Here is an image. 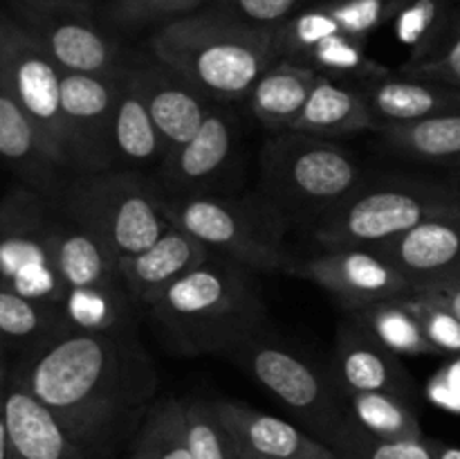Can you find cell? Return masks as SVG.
<instances>
[{
	"label": "cell",
	"instance_id": "1",
	"mask_svg": "<svg viewBox=\"0 0 460 459\" xmlns=\"http://www.w3.org/2000/svg\"><path fill=\"white\" fill-rule=\"evenodd\" d=\"M12 378L94 459L144 421L157 390L155 369L135 328H63L22 351L12 364Z\"/></svg>",
	"mask_w": 460,
	"mask_h": 459
},
{
	"label": "cell",
	"instance_id": "2",
	"mask_svg": "<svg viewBox=\"0 0 460 459\" xmlns=\"http://www.w3.org/2000/svg\"><path fill=\"white\" fill-rule=\"evenodd\" d=\"M148 313L166 346L184 356H227L265 324L252 270L218 255L178 279Z\"/></svg>",
	"mask_w": 460,
	"mask_h": 459
},
{
	"label": "cell",
	"instance_id": "3",
	"mask_svg": "<svg viewBox=\"0 0 460 459\" xmlns=\"http://www.w3.org/2000/svg\"><path fill=\"white\" fill-rule=\"evenodd\" d=\"M151 54L216 104L250 97L256 79L279 58L277 32L245 25L211 9L164 22Z\"/></svg>",
	"mask_w": 460,
	"mask_h": 459
},
{
	"label": "cell",
	"instance_id": "4",
	"mask_svg": "<svg viewBox=\"0 0 460 459\" xmlns=\"http://www.w3.org/2000/svg\"><path fill=\"white\" fill-rule=\"evenodd\" d=\"M460 205V189L427 178L364 180L344 202L314 223L322 250H385L431 216Z\"/></svg>",
	"mask_w": 460,
	"mask_h": 459
},
{
	"label": "cell",
	"instance_id": "5",
	"mask_svg": "<svg viewBox=\"0 0 460 459\" xmlns=\"http://www.w3.org/2000/svg\"><path fill=\"white\" fill-rule=\"evenodd\" d=\"M162 207L171 225L191 234L211 255L236 261L252 273H277L295 266L286 246V216L265 196L162 192Z\"/></svg>",
	"mask_w": 460,
	"mask_h": 459
},
{
	"label": "cell",
	"instance_id": "6",
	"mask_svg": "<svg viewBox=\"0 0 460 459\" xmlns=\"http://www.w3.org/2000/svg\"><path fill=\"white\" fill-rule=\"evenodd\" d=\"M362 183L358 156L337 140L281 130L261 151L263 196L283 216H308L317 223Z\"/></svg>",
	"mask_w": 460,
	"mask_h": 459
},
{
	"label": "cell",
	"instance_id": "7",
	"mask_svg": "<svg viewBox=\"0 0 460 459\" xmlns=\"http://www.w3.org/2000/svg\"><path fill=\"white\" fill-rule=\"evenodd\" d=\"M57 207L102 238L119 261L137 255L171 228L162 207V189L130 169L70 176Z\"/></svg>",
	"mask_w": 460,
	"mask_h": 459
},
{
	"label": "cell",
	"instance_id": "8",
	"mask_svg": "<svg viewBox=\"0 0 460 459\" xmlns=\"http://www.w3.org/2000/svg\"><path fill=\"white\" fill-rule=\"evenodd\" d=\"M229 358L254 378L283 408L290 410L305 432L332 448L349 426L346 396L332 372H323L305 356L281 345L263 331L229 351Z\"/></svg>",
	"mask_w": 460,
	"mask_h": 459
},
{
	"label": "cell",
	"instance_id": "9",
	"mask_svg": "<svg viewBox=\"0 0 460 459\" xmlns=\"http://www.w3.org/2000/svg\"><path fill=\"white\" fill-rule=\"evenodd\" d=\"M58 207L27 184L0 198V284L61 309L66 288L54 266Z\"/></svg>",
	"mask_w": 460,
	"mask_h": 459
},
{
	"label": "cell",
	"instance_id": "10",
	"mask_svg": "<svg viewBox=\"0 0 460 459\" xmlns=\"http://www.w3.org/2000/svg\"><path fill=\"white\" fill-rule=\"evenodd\" d=\"M7 9L63 72L119 76L124 50L94 21L93 4L76 0H7Z\"/></svg>",
	"mask_w": 460,
	"mask_h": 459
},
{
	"label": "cell",
	"instance_id": "11",
	"mask_svg": "<svg viewBox=\"0 0 460 459\" xmlns=\"http://www.w3.org/2000/svg\"><path fill=\"white\" fill-rule=\"evenodd\" d=\"M63 75L43 45L7 9H0V88L34 120L70 171L61 104Z\"/></svg>",
	"mask_w": 460,
	"mask_h": 459
},
{
	"label": "cell",
	"instance_id": "12",
	"mask_svg": "<svg viewBox=\"0 0 460 459\" xmlns=\"http://www.w3.org/2000/svg\"><path fill=\"white\" fill-rule=\"evenodd\" d=\"M124 75V72H121ZM119 76L63 75V126L70 176L115 169V126Z\"/></svg>",
	"mask_w": 460,
	"mask_h": 459
},
{
	"label": "cell",
	"instance_id": "13",
	"mask_svg": "<svg viewBox=\"0 0 460 459\" xmlns=\"http://www.w3.org/2000/svg\"><path fill=\"white\" fill-rule=\"evenodd\" d=\"M292 273L331 292L349 310L394 300L413 291L402 270L380 250L337 248L292 266Z\"/></svg>",
	"mask_w": 460,
	"mask_h": 459
},
{
	"label": "cell",
	"instance_id": "14",
	"mask_svg": "<svg viewBox=\"0 0 460 459\" xmlns=\"http://www.w3.org/2000/svg\"><path fill=\"white\" fill-rule=\"evenodd\" d=\"M238 142L236 115L229 104H214L200 129L171 148L162 162V192L184 196L205 194L232 162Z\"/></svg>",
	"mask_w": 460,
	"mask_h": 459
},
{
	"label": "cell",
	"instance_id": "15",
	"mask_svg": "<svg viewBox=\"0 0 460 459\" xmlns=\"http://www.w3.org/2000/svg\"><path fill=\"white\" fill-rule=\"evenodd\" d=\"M124 79L142 99L169 151L187 142L200 129L207 112L216 104L155 57L153 61H128Z\"/></svg>",
	"mask_w": 460,
	"mask_h": 459
},
{
	"label": "cell",
	"instance_id": "16",
	"mask_svg": "<svg viewBox=\"0 0 460 459\" xmlns=\"http://www.w3.org/2000/svg\"><path fill=\"white\" fill-rule=\"evenodd\" d=\"M407 0H322L308 4L277 30L279 57H299L326 36H349L367 43L368 36L395 18Z\"/></svg>",
	"mask_w": 460,
	"mask_h": 459
},
{
	"label": "cell",
	"instance_id": "17",
	"mask_svg": "<svg viewBox=\"0 0 460 459\" xmlns=\"http://www.w3.org/2000/svg\"><path fill=\"white\" fill-rule=\"evenodd\" d=\"M0 165L21 184L57 201L70 171L30 115L0 88Z\"/></svg>",
	"mask_w": 460,
	"mask_h": 459
},
{
	"label": "cell",
	"instance_id": "18",
	"mask_svg": "<svg viewBox=\"0 0 460 459\" xmlns=\"http://www.w3.org/2000/svg\"><path fill=\"white\" fill-rule=\"evenodd\" d=\"M332 376L344 396L364 392H391L409 399L413 381L398 356L386 349L355 318L346 320L337 331Z\"/></svg>",
	"mask_w": 460,
	"mask_h": 459
},
{
	"label": "cell",
	"instance_id": "19",
	"mask_svg": "<svg viewBox=\"0 0 460 459\" xmlns=\"http://www.w3.org/2000/svg\"><path fill=\"white\" fill-rule=\"evenodd\" d=\"M386 256L416 288H431L460 279V205L431 216L385 248Z\"/></svg>",
	"mask_w": 460,
	"mask_h": 459
},
{
	"label": "cell",
	"instance_id": "20",
	"mask_svg": "<svg viewBox=\"0 0 460 459\" xmlns=\"http://www.w3.org/2000/svg\"><path fill=\"white\" fill-rule=\"evenodd\" d=\"M0 414L7 435V459H94L12 374Z\"/></svg>",
	"mask_w": 460,
	"mask_h": 459
},
{
	"label": "cell",
	"instance_id": "21",
	"mask_svg": "<svg viewBox=\"0 0 460 459\" xmlns=\"http://www.w3.org/2000/svg\"><path fill=\"white\" fill-rule=\"evenodd\" d=\"M211 408L227 430L238 459H295L326 446L304 428L243 400H211Z\"/></svg>",
	"mask_w": 460,
	"mask_h": 459
},
{
	"label": "cell",
	"instance_id": "22",
	"mask_svg": "<svg viewBox=\"0 0 460 459\" xmlns=\"http://www.w3.org/2000/svg\"><path fill=\"white\" fill-rule=\"evenodd\" d=\"M367 97L376 130L404 126L460 111V90L407 72H386L359 86Z\"/></svg>",
	"mask_w": 460,
	"mask_h": 459
},
{
	"label": "cell",
	"instance_id": "23",
	"mask_svg": "<svg viewBox=\"0 0 460 459\" xmlns=\"http://www.w3.org/2000/svg\"><path fill=\"white\" fill-rule=\"evenodd\" d=\"M211 252L184 230L171 225L155 243L137 255L124 256L121 277L135 304L153 306L178 279L205 264Z\"/></svg>",
	"mask_w": 460,
	"mask_h": 459
},
{
	"label": "cell",
	"instance_id": "24",
	"mask_svg": "<svg viewBox=\"0 0 460 459\" xmlns=\"http://www.w3.org/2000/svg\"><path fill=\"white\" fill-rule=\"evenodd\" d=\"M54 266L66 292L128 291L121 277L119 256L61 210L54 230Z\"/></svg>",
	"mask_w": 460,
	"mask_h": 459
},
{
	"label": "cell",
	"instance_id": "25",
	"mask_svg": "<svg viewBox=\"0 0 460 459\" xmlns=\"http://www.w3.org/2000/svg\"><path fill=\"white\" fill-rule=\"evenodd\" d=\"M292 130L337 140L359 130H376V120L358 84L319 75Z\"/></svg>",
	"mask_w": 460,
	"mask_h": 459
},
{
	"label": "cell",
	"instance_id": "26",
	"mask_svg": "<svg viewBox=\"0 0 460 459\" xmlns=\"http://www.w3.org/2000/svg\"><path fill=\"white\" fill-rule=\"evenodd\" d=\"M319 79V72L290 57H279L252 88V112L265 129L281 133L292 130L301 111L308 104L310 93Z\"/></svg>",
	"mask_w": 460,
	"mask_h": 459
},
{
	"label": "cell",
	"instance_id": "27",
	"mask_svg": "<svg viewBox=\"0 0 460 459\" xmlns=\"http://www.w3.org/2000/svg\"><path fill=\"white\" fill-rule=\"evenodd\" d=\"M115 169H142L162 165L169 153L160 129L148 115L146 106L121 75L119 99H117L115 126H112Z\"/></svg>",
	"mask_w": 460,
	"mask_h": 459
},
{
	"label": "cell",
	"instance_id": "28",
	"mask_svg": "<svg viewBox=\"0 0 460 459\" xmlns=\"http://www.w3.org/2000/svg\"><path fill=\"white\" fill-rule=\"evenodd\" d=\"M458 16V0H407L391 21L395 40L409 52L404 66L434 58L452 36Z\"/></svg>",
	"mask_w": 460,
	"mask_h": 459
},
{
	"label": "cell",
	"instance_id": "29",
	"mask_svg": "<svg viewBox=\"0 0 460 459\" xmlns=\"http://www.w3.org/2000/svg\"><path fill=\"white\" fill-rule=\"evenodd\" d=\"M382 142L404 158L445 166L460 174V111L404 126H382L376 130Z\"/></svg>",
	"mask_w": 460,
	"mask_h": 459
},
{
	"label": "cell",
	"instance_id": "30",
	"mask_svg": "<svg viewBox=\"0 0 460 459\" xmlns=\"http://www.w3.org/2000/svg\"><path fill=\"white\" fill-rule=\"evenodd\" d=\"M67 328L61 309L0 284V349L27 351Z\"/></svg>",
	"mask_w": 460,
	"mask_h": 459
},
{
	"label": "cell",
	"instance_id": "31",
	"mask_svg": "<svg viewBox=\"0 0 460 459\" xmlns=\"http://www.w3.org/2000/svg\"><path fill=\"white\" fill-rule=\"evenodd\" d=\"M349 315L358 320L364 328H368L398 358L402 356H409V358L438 356L422 333L413 310L404 302V295L376 302V304L362 306L358 310H349Z\"/></svg>",
	"mask_w": 460,
	"mask_h": 459
},
{
	"label": "cell",
	"instance_id": "32",
	"mask_svg": "<svg viewBox=\"0 0 460 459\" xmlns=\"http://www.w3.org/2000/svg\"><path fill=\"white\" fill-rule=\"evenodd\" d=\"M346 412L350 426L380 439H416L425 435L409 399L391 392L346 396Z\"/></svg>",
	"mask_w": 460,
	"mask_h": 459
},
{
	"label": "cell",
	"instance_id": "33",
	"mask_svg": "<svg viewBox=\"0 0 460 459\" xmlns=\"http://www.w3.org/2000/svg\"><path fill=\"white\" fill-rule=\"evenodd\" d=\"M130 459H193L184 426V400L164 399L151 405L137 428Z\"/></svg>",
	"mask_w": 460,
	"mask_h": 459
},
{
	"label": "cell",
	"instance_id": "34",
	"mask_svg": "<svg viewBox=\"0 0 460 459\" xmlns=\"http://www.w3.org/2000/svg\"><path fill=\"white\" fill-rule=\"evenodd\" d=\"M295 58L317 70L319 75L358 86L389 72V68L368 57L364 40L349 39V36H326Z\"/></svg>",
	"mask_w": 460,
	"mask_h": 459
},
{
	"label": "cell",
	"instance_id": "35",
	"mask_svg": "<svg viewBox=\"0 0 460 459\" xmlns=\"http://www.w3.org/2000/svg\"><path fill=\"white\" fill-rule=\"evenodd\" d=\"M331 450L337 459H438V439H380L349 423Z\"/></svg>",
	"mask_w": 460,
	"mask_h": 459
},
{
	"label": "cell",
	"instance_id": "36",
	"mask_svg": "<svg viewBox=\"0 0 460 459\" xmlns=\"http://www.w3.org/2000/svg\"><path fill=\"white\" fill-rule=\"evenodd\" d=\"M184 426L193 459H238L211 400H184Z\"/></svg>",
	"mask_w": 460,
	"mask_h": 459
},
{
	"label": "cell",
	"instance_id": "37",
	"mask_svg": "<svg viewBox=\"0 0 460 459\" xmlns=\"http://www.w3.org/2000/svg\"><path fill=\"white\" fill-rule=\"evenodd\" d=\"M404 302L418 318L422 333L436 349V354L447 356V358L460 356V322L454 318L452 310L445 309L440 302L422 291L407 292Z\"/></svg>",
	"mask_w": 460,
	"mask_h": 459
},
{
	"label": "cell",
	"instance_id": "38",
	"mask_svg": "<svg viewBox=\"0 0 460 459\" xmlns=\"http://www.w3.org/2000/svg\"><path fill=\"white\" fill-rule=\"evenodd\" d=\"M207 9L245 25L277 32L304 9V0H214Z\"/></svg>",
	"mask_w": 460,
	"mask_h": 459
},
{
	"label": "cell",
	"instance_id": "39",
	"mask_svg": "<svg viewBox=\"0 0 460 459\" xmlns=\"http://www.w3.org/2000/svg\"><path fill=\"white\" fill-rule=\"evenodd\" d=\"M209 0H115L112 18L119 25H148V22H171L180 16L198 12Z\"/></svg>",
	"mask_w": 460,
	"mask_h": 459
},
{
	"label": "cell",
	"instance_id": "40",
	"mask_svg": "<svg viewBox=\"0 0 460 459\" xmlns=\"http://www.w3.org/2000/svg\"><path fill=\"white\" fill-rule=\"evenodd\" d=\"M400 72L425 76V79H434L438 81V84L452 86V88L460 90V16L452 36H449L447 43H445V48L440 50L434 58H427V61L422 63H413V66H402Z\"/></svg>",
	"mask_w": 460,
	"mask_h": 459
},
{
	"label": "cell",
	"instance_id": "41",
	"mask_svg": "<svg viewBox=\"0 0 460 459\" xmlns=\"http://www.w3.org/2000/svg\"><path fill=\"white\" fill-rule=\"evenodd\" d=\"M427 396L440 408L460 412V356L447 360L427 385Z\"/></svg>",
	"mask_w": 460,
	"mask_h": 459
},
{
	"label": "cell",
	"instance_id": "42",
	"mask_svg": "<svg viewBox=\"0 0 460 459\" xmlns=\"http://www.w3.org/2000/svg\"><path fill=\"white\" fill-rule=\"evenodd\" d=\"M416 291L427 292L429 297H434L436 302L449 309L454 313V318L460 322V279L449 284H440V286H431V288H416Z\"/></svg>",
	"mask_w": 460,
	"mask_h": 459
},
{
	"label": "cell",
	"instance_id": "43",
	"mask_svg": "<svg viewBox=\"0 0 460 459\" xmlns=\"http://www.w3.org/2000/svg\"><path fill=\"white\" fill-rule=\"evenodd\" d=\"M9 374H12V364H9V351L0 349V410H3L4 394H7Z\"/></svg>",
	"mask_w": 460,
	"mask_h": 459
},
{
	"label": "cell",
	"instance_id": "44",
	"mask_svg": "<svg viewBox=\"0 0 460 459\" xmlns=\"http://www.w3.org/2000/svg\"><path fill=\"white\" fill-rule=\"evenodd\" d=\"M438 459H460V448L458 446L438 441Z\"/></svg>",
	"mask_w": 460,
	"mask_h": 459
},
{
	"label": "cell",
	"instance_id": "45",
	"mask_svg": "<svg viewBox=\"0 0 460 459\" xmlns=\"http://www.w3.org/2000/svg\"><path fill=\"white\" fill-rule=\"evenodd\" d=\"M295 459H337V454L332 453L328 446H322V448L313 450V453H305V454H299V457Z\"/></svg>",
	"mask_w": 460,
	"mask_h": 459
},
{
	"label": "cell",
	"instance_id": "46",
	"mask_svg": "<svg viewBox=\"0 0 460 459\" xmlns=\"http://www.w3.org/2000/svg\"><path fill=\"white\" fill-rule=\"evenodd\" d=\"M0 459H7V435H4L3 414H0Z\"/></svg>",
	"mask_w": 460,
	"mask_h": 459
},
{
	"label": "cell",
	"instance_id": "47",
	"mask_svg": "<svg viewBox=\"0 0 460 459\" xmlns=\"http://www.w3.org/2000/svg\"><path fill=\"white\" fill-rule=\"evenodd\" d=\"M76 3H88V4H93L94 0H76Z\"/></svg>",
	"mask_w": 460,
	"mask_h": 459
}]
</instances>
